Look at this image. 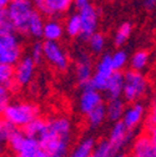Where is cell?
Wrapping results in <instances>:
<instances>
[{
    "mask_svg": "<svg viewBox=\"0 0 156 157\" xmlns=\"http://www.w3.org/2000/svg\"><path fill=\"white\" fill-rule=\"evenodd\" d=\"M71 137V121L65 116H56L49 120V130L40 144L49 157H68Z\"/></svg>",
    "mask_w": 156,
    "mask_h": 157,
    "instance_id": "obj_1",
    "label": "cell"
},
{
    "mask_svg": "<svg viewBox=\"0 0 156 157\" xmlns=\"http://www.w3.org/2000/svg\"><path fill=\"white\" fill-rule=\"evenodd\" d=\"M8 146L15 153V157H49L40 141L26 136L20 130H16L11 135Z\"/></svg>",
    "mask_w": 156,
    "mask_h": 157,
    "instance_id": "obj_2",
    "label": "cell"
},
{
    "mask_svg": "<svg viewBox=\"0 0 156 157\" xmlns=\"http://www.w3.org/2000/svg\"><path fill=\"white\" fill-rule=\"evenodd\" d=\"M4 120L14 126L25 127L34 119L39 117V107L31 102H9L2 110Z\"/></svg>",
    "mask_w": 156,
    "mask_h": 157,
    "instance_id": "obj_3",
    "label": "cell"
},
{
    "mask_svg": "<svg viewBox=\"0 0 156 157\" xmlns=\"http://www.w3.org/2000/svg\"><path fill=\"white\" fill-rule=\"evenodd\" d=\"M6 16L13 23L16 34L28 35V24L33 16L35 8L31 0H21V2H11L8 8H5Z\"/></svg>",
    "mask_w": 156,
    "mask_h": 157,
    "instance_id": "obj_4",
    "label": "cell"
},
{
    "mask_svg": "<svg viewBox=\"0 0 156 157\" xmlns=\"http://www.w3.org/2000/svg\"><path fill=\"white\" fill-rule=\"evenodd\" d=\"M125 74V87L123 99L126 102L134 104L139 102L142 97L149 91V80L146 76L142 74V71H136V70H127Z\"/></svg>",
    "mask_w": 156,
    "mask_h": 157,
    "instance_id": "obj_5",
    "label": "cell"
},
{
    "mask_svg": "<svg viewBox=\"0 0 156 157\" xmlns=\"http://www.w3.org/2000/svg\"><path fill=\"white\" fill-rule=\"evenodd\" d=\"M31 3L40 14L57 19L65 15L74 6L75 0H31Z\"/></svg>",
    "mask_w": 156,
    "mask_h": 157,
    "instance_id": "obj_6",
    "label": "cell"
},
{
    "mask_svg": "<svg viewBox=\"0 0 156 157\" xmlns=\"http://www.w3.org/2000/svg\"><path fill=\"white\" fill-rule=\"evenodd\" d=\"M44 59L60 71H64L69 67V57L59 41H44Z\"/></svg>",
    "mask_w": 156,
    "mask_h": 157,
    "instance_id": "obj_7",
    "label": "cell"
},
{
    "mask_svg": "<svg viewBox=\"0 0 156 157\" xmlns=\"http://www.w3.org/2000/svg\"><path fill=\"white\" fill-rule=\"evenodd\" d=\"M107 140L111 142V145L114 146L116 152H120L125 147H127L131 144V141L134 140V130L129 128L123 122V120L114 122V125L109 132Z\"/></svg>",
    "mask_w": 156,
    "mask_h": 157,
    "instance_id": "obj_8",
    "label": "cell"
},
{
    "mask_svg": "<svg viewBox=\"0 0 156 157\" xmlns=\"http://www.w3.org/2000/svg\"><path fill=\"white\" fill-rule=\"evenodd\" d=\"M74 72H75L76 81L80 87L85 86L91 80V77L95 72V69H94V65L91 61V57L88 52L80 51L76 55Z\"/></svg>",
    "mask_w": 156,
    "mask_h": 157,
    "instance_id": "obj_9",
    "label": "cell"
},
{
    "mask_svg": "<svg viewBox=\"0 0 156 157\" xmlns=\"http://www.w3.org/2000/svg\"><path fill=\"white\" fill-rule=\"evenodd\" d=\"M79 15L81 19V35H80V37L83 40L88 41L91 35L97 33V28H99V13H97L95 6H92L90 4V5L80 9Z\"/></svg>",
    "mask_w": 156,
    "mask_h": 157,
    "instance_id": "obj_10",
    "label": "cell"
},
{
    "mask_svg": "<svg viewBox=\"0 0 156 157\" xmlns=\"http://www.w3.org/2000/svg\"><path fill=\"white\" fill-rule=\"evenodd\" d=\"M36 65L37 64L33 60V57L30 55L23 56L21 60L14 66L15 67V84L18 86L29 85L34 77Z\"/></svg>",
    "mask_w": 156,
    "mask_h": 157,
    "instance_id": "obj_11",
    "label": "cell"
},
{
    "mask_svg": "<svg viewBox=\"0 0 156 157\" xmlns=\"http://www.w3.org/2000/svg\"><path fill=\"white\" fill-rule=\"evenodd\" d=\"M131 157H156V144L147 133L139 135L131 144Z\"/></svg>",
    "mask_w": 156,
    "mask_h": 157,
    "instance_id": "obj_12",
    "label": "cell"
},
{
    "mask_svg": "<svg viewBox=\"0 0 156 157\" xmlns=\"http://www.w3.org/2000/svg\"><path fill=\"white\" fill-rule=\"evenodd\" d=\"M81 95L79 97V111L83 115H88L97 106L103 105V95L100 91L91 87L81 89Z\"/></svg>",
    "mask_w": 156,
    "mask_h": 157,
    "instance_id": "obj_13",
    "label": "cell"
},
{
    "mask_svg": "<svg viewBox=\"0 0 156 157\" xmlns=\"http://www.w3.org/2000/svg\"><path fill=\"white\" fill-rule=\"evenodd\" d=\"M146 109L141 102H134L129 106H126L125 113L123 116V122L131 130H135L138 127L145 117Z\"/></svg>",
    "mask_w": 156,
    "mask_h": 157,
    "instance_id": "obj_14",
    "label": "cell"
},
{
    "mask_svg": "<svg viewBox=\"0 0 156 157\" xmlns=\"http://www.w3.org/2000/svg\"><path fill=\"white\" fill-rule=\"evenodd\" d=\"M124 87H125V74L123 71H115L109 80L105 95L109 100L119 99V97H123Z\"/></svg>",
    "mask_w": 156,
    "mask_h": 157,
    "instance_id": "obj_15",
    "label": "cell"
},
{
    "mask_svg": "<svg viewBox=\"0 0 156 157\" xmlns=\"http://www.w3.org/2000/svg\"><path fill=\"white\" fill-rule=\"evenodd\" d=\"M48 130H49V120H44L41 117H36V119H34L30 124H28L23 128V131L26 136L36 139L39 141L46 135Z\"/></svg>",
    "mask_w": 156,
    "mask_h": 157,
    "instance_id": "obj_16",
    "label": "cell"
},
{
    "mask_svg": "<svg viewBox=\"0 0 156 157\" xmlns=\"http://www.w3.org/2000/svg\"><path fill=\"white\" fill-rule=\"evenodd\" d=\"M65 33L64 25L55 17H50L45 21L43 37L49 41H59Z\"/></svg>",
    "mask_w": 156,
    "mask_h": 157,
    "instance_id": "obj_17",
    "label": "cell"
},
{
    "mask_svg": "<svg viewBox=\"0 0 156 157\" xmlns=\"http://www.w3.org/2000/svg\"><path fill=\"white\" fill-rule=\"evenodd\" d=\"M126 106L125 100L119 97V99H111L106 104V115L107 120L111 122H118L123 120V116L125 113Z\"/></svg>",
    "mask_w": 156,
    "mask_h": 157,
    "instance_id": "obj_18",
    "label": "cell"
},
{
    "mask_svg": "<svg viewBox=\"0 0 156 157\" xmlns=\"http://www.w3.org/2000/svg\"><path fill=\"white\" fill-rule=\"evenodd\" d=\"M86 124L91 130H96L103 126L105 120L107 119L106 115V105H100L96 109H94L91 112H89L86 116Z\"/></svg>",
    "mask_w": 156,
    "mask_h": 157,
    "instance_id": "obj_19",
    "label": "cell"
},
{
    "mask_svg": "<svg viewBox=\"0 0 156 157\" xmlns=\"http://www.w3.org/2000/svg\"><path fill=\"white\" fill-rule=\"evenodd\" d=\"M96 142L92 137H85L71 150L68 157H91Z\"/></svg>",
    "mask_w": 156,
    "mask_h": 157,
    "instance_id": "obj_20",
    "label": "cell"
},
{
    "mask_svg": "<svg viewBox=\"0 0 156 157\" xmlns=\"http://www.w3.org/2000/svg\"><path fill=\"white\" fill-rule=\"evenodd\" d=\"M44 26H45V21H44L43 14H40L37 10H35L33 16L30 17L29 24H28V35L34 37V39L43 37Z\"/></svg>",
    "mask_w": 156,
    "mask_h": 157,
    "instance_id": "obj_21",
    "label": "cell"
},
{
    "mask_svg": "<svg viewBox=\"0 0 156 157\" xmlns=\"http://www.w3.org/2000/svg\"><path fill=\"white\" fill-rule=\"evenodd\" d=\"M21 57H23L21 46L13 49H0V64L3 65L15 66L21 60Z\"/></svg>",
    "mask_w": 156,
    "mask_h": 157,
    "instance_id": "obj_22",
    "label": "cell"
},
{
    "mask_svg": "<svg viewBox=\"0 0 156 157\" xmlns=\"http://www.w3.org/2000/svg\"><path fill=\"white\" fill-rule=\"evenodd\" d=\"M114 72H115V69L112 66L111 55L110 54L103 55L100 57V60L97 61L96 66H95V74L100 75L103 77H106V78H110Z\"/></svg>",
    "mask_w": 156,
    "mask_h": 157,
    "instance_id": "obj_23",
    "label": "cell"
},
{
    "mask_svg": "<svg viewBox=\"0 0 156 157\" xmlns=\"http://www.w3.org/2000/svg\"><path fill=\"white\" fill-rule=\"evenodd\" d=\"M65 33L70 37H77L81 35V19L79 15V11L71 14L65 21Z\"/></svg>",
    "mask_w": 156,
    "mask_h": 157,
    "instance_id": "obj_24",
    "label": "cell"
},
{
    "mask_svg": "<svg viewBox=\"0 0 156 157\" xmlns=\"http://www.w3.org/2000/svg\"><path fill=\"white\" fill-rule=\"evenodd\" d=\"M150 61V54L146 50H138L130 57V67L136 71H142Z\"/></svg>",
    "mask_w": 156,
    "mask_h": 157,
    "instance_id": "obj_25",
    "label": "cell"
},
{
    "mask_svg": "<svg viewBox=\"0 0 156 157\" xmlns=\"http://www.w3.org/2000/svg\"><path fill=\"white\" fill-rule=\"evenodd\" d=\"M131 33L132 25L130 23H123L114 34V45L116 48H121L123 45H125L131 36Z\"/></svg>",
    "mask_w": 156,
    "mask_h": 157,
    "instance_id": "obj_26",
    "label": "cell"
},
{
    "mask_svg": "<svg viewBox=\"0 0 156 157\" xmlns=\"http://www.w3.org/2000/svg\"><path fill=\"white\" fill-rule=\"evenodd\" d=\"M0 84L2 86L11 90L15 84V67L11 65L0 64Z\"/></svg>",
    "mask_w": 156,
    "mask_h": 157,
    "instance_id": "obj_27",
    "label": "cell"
},
{
    "mask_svg": "<svg viewBox=\"0 0 156 157\" xmlns=\"http://www.w3.org/2000/svg\"><path fill=\"white\" fill-rule=\"evenodd\" d=\"M116 153V150L111 145L109 140H101L95 145L92 156L94 157H114Z\"/></svg>",
    "mask_w": 156,
    "mask_h": 157,
    "instance_id": "obj_28",
    "label": "cell"
},
{
    "mask_svg": "<svg viewBox=\"0 0 156 157\" xmlns=\"http://www.w3.org/2000/svg\"><path fill=\"white\" fill-rule=\"evenodd\" d=\"M88 44H89V48L91 50V52L94 54H101L103 50L105 49V45H106V39L104 36V34L101 33H95L94 35H91L88 40Z\"/></svg>",
    "mask_w": 156,
    "mask_h": 157,
    "instance_id": "obj_29",
    "label": "cell"
},
{
    "mask_svg": "<svg viewBox=\"0 0 156 157\" xmlns=\"http://www.w3.org/2000/svg\"><path fill=\"white\" fill-rule=\"evenodd\" d=\"M111 60L115 71H121L126 66V64L130 63V59L125 50H116L114 54H111Z\"/></svg>",
    "mask_w": 156,
    "mask_h": 157,
    "instance_id": "obj_30",
    "label": "cell"
},
{
    "mask_svg": "<svg viewBox=\"0 0 156 157\" xmlns=\"http://www.w3.org/2000/svg\"><path fill=\"white\" fill-rule=\"evenodd\" d=\"M20 40L16 33L0 35V49H13V48H20Z\"/></svg>",
    "mask_w": 156,
    "mask_h": 157,
    "instance_id": "obj_31",
    "label": "cell"
},
{
    "mask_svg": "<svg viewBox=\"0 0 156 157\" xmlns=\"http://www.w3.org/2000/svg\"><path fill=\"white\" fill-rule=\"evenodd\" d=\"M16 130H18L16 126H14L13 124L3 120L2 124H0V140H2V144H8V141L11 137V135Z\"/></svg>",
    "mask_w": 156,
    "mask_h": 157,
    "instance_id": "obj_32",
    "label": "cell"
},
{
    "mask_svg": "<svg viewBox=\"0 0 156 157\" xmlns=\"http://www.w3.org/2000/svg\"><path fill=\"white\" fill-rule=\"evenodd\" d=\"M30 56L36 64H40L44 59V43L35 41L30 49Z\"/></svg>",
    "mask_w": 156,
    "mask_h": 157,
    "instance_id": "obj_33",
    "label": "cell"
},
{
    "mask_svg": "<svg viewBox=\"0 0 156 157\" xmlns=\"http://www.w3.org/2000/svg\"><path fill=\"white\" fill-rule=\"evenodd\" d=\"M147 122L149 125L156 124V90L154 91L152 97H151V106H150V111L147 115Z\"/></svg>",
    "mask_w": 156,
    "mask_h": 157,
    "instance_id": "obj_34",
    "label": "cell"
},
{
    "mask_svg": "<svg viewBox=\"0 0 156 157\" xmlns=\"http://www.w3.org/2000/svg\"><path fill=\"white\" fill-rule=\"evenodd\" d=\"M9 100H10V90L2 86L0 87V109L3 110L9 104Z\"/></svg>",
    "mask_w": 156,
    "mask_h": 157,
    "instance_id": "obj_35",
    "label": "cell"
},
{
    "mask_svg": "<svg viewBox=\"0 0 156 157\" xmlns=\"http://www.w3.org/2000/svg\"><path fill=\"white\" fill-rule=\"evenodd\" d=\"M141 2H142V6L146 10L151 11V10L156 9V0H141Z\"/></svg>",
    "mask_w": 156,
    "mask_h": 157,
    "instance_id": "obj_36",
    "label": "cell"
},
{
    "mask_svg": "<svg viewBox=\"0 0 156 157\" xmlns=\"http://www.w3.org/2000/svg\"><path fill=\"white\" fill-rule=\"evenodd\" d=\"M147 135L150 136V139L156 144V124L155 125H149Z\"/></svg>",
    "mask_w": 156,
    "mask_h": 157,
    "instance_id": "obj_37",
    "label": "cell"
},
{
    "mask_svg": "<svg viewBox=\"0 0 156 157\" xmlns=\"http://www.w3.org/2000/svg\"><path fill=\"white\" fill-rule=\"evenodd\" d=\"M88 5H90V0H75V4H74V6L77 10H80Z\"/></svg>",
    "mask_w": 156,
    "mask_h": 157,
    "instance_id": "obj_38",
    "label": "cell"
},
{
    "mask_svg": "<svg viewBox=\"0 0 156 157\" xmlns=\"http://www.w3.org/2000/svg\"><path fill=\"white\" fill-rule=\"evenodd\" d=\"M13 2V0H0V9H4L8 8V5Z\"/></svg>",
    "mask_w": 156,
    "mask_h": 157,
    "instance_id": "obj_39",
    "label": "cell"
},
{
    "mask_svg": "<svg viewBox=\"0 0 156 157\" xmlns=\"http://www.w3.org/2000/svg\"><path fill=\"white\" fill-rule=\"evenodd\" d=\"M114 157H131V155H126V153H116Z\"/></svg>",
    "mask_w": 156,
    "mask_h": 157,
    "instance_id": "obj_40",
    "label": "cell"
},
{
    "mask_svg": "<svg viewBox=\"0 0 156 157\" xmlns=\"http://www.w3.org/2000/svg\"><path fill=\"white\" fill-rule=\"evenodd\" d=\"M13 2H21V0H13Z\"/></svg>",
    "mask_w": 156,
    "mask_h": 157,
    "instance_id": "obj_41",
    "label": "cell"
},
{
    "mask_svg": "<svg viewBox=\"0 0 156 157\" xmlns=\"http://www.w3.org/2000/svg\"><path fill=\"white\" fill-rule=\"evenodd\" d=\"M91 157H94V156H91Z\"/></svg>",
    "mask_w": 156,
    "mask_h": 157,
    "instance_id": "obj_42",
    "label": "cell"
}]
</instances>
